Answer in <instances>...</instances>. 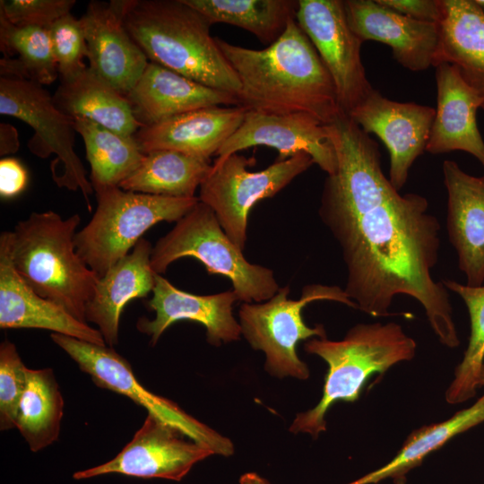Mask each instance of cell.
<instances>
[{
    "instance_id": "e0dca14e",
    "label": "cell",
    "mask_w": 484,
    "mask_h": 484,
    "mask_svg": "<svg viewBox=\"0 0 484 484\" xmlns=\"http://www.w3.org/2000/svg\"><path fill=\"white\" fill-rule=\"evenodd\" d=\"M237 300L233 290L213 295H194L176 288L155 273L152 297L146 304L155 312V317H141L136 327L139 332L151 336V344L155 345L172 324L181 320L194 321L205 327L210 344L220 346L222 342L237 341L241 335L240 324L232 315Z\"/></svg>"
},
{
    "instance_id": "7c38bea8",
    "label": "cell",
    "mask_w": 484,
    "mask_h": 484,
    "mask_svg": "<svg viewBox=\"0 0 484 484\" xmlns=\"http://www.w3.org/2000/svg\"><path fill=\"white\" fill-rule=\"evenodd\" d=\"M295 17L333 81L342 113L349 116L374 88L360 56L364 41L350 29L343 0H298Z\"/></svg>"
},
{
    "instance_id": "ab89813d",
    "label": "cell",
    "mask_w": 484,
    "mask_h": 484,
    "mask_svg": "<svg viewBox=\"0 0 484 484\" xmlns=\"http://www.w3.org/2000/svg\"><path fill=\"white\" fill-rule=\"evenodd\" d=\"M239 484H270L265 479L255 472H247L240 477Z\"/></svg>"
},
{
    "instance_id": "6da1fadb",
    "label": "cell",
    "mask_w": 484,
    "mask_h": 484,
    "mask_svg": "<svg viewBox=\"0 0 484 484\" xmlns=\"http://www.w3.org/2000/svg\"><path fill=\"white\" fill-rule=\"evenodd\" d=\"M327 126L338 166L324 179L318 214L340 246L344 291L374 317L392 315L395 296H410L423 307L440 342L457 347L448 290L431 274L440 224L428 213V200L399 194L383 172L378 143L350 117Z\"/></svg>"
},
{
    "instance_id": "d590c367",
    "label": "cell",
    "mask_w": 484,
    "mask_h": 484,
    "mask_svg": "<svg viewBox=\"0 0 484 484\" xmlns=\"http://www.w3.org/2000/svg\"><path fill=\"white\" fill-rule=\"evenodd\" d=\"M75 4V0H2L0 11L15 25L49 28L69 14Z\"/></svg>"
},
{
    "instance_id": "9a60e30c",
    "label": "cell",
    "mask_w": 484,
    "mask_h": 484,
    "mask_svg": "<svg viewBox=\"0 0 484 484\" xmlns=\"http://www.w3.org/2000/svg\"><path fill=\"white\" fill-rule=\"evenodd\" d=\"M259 145L278 150L277 160L306 152L327 175L337 169L336 151L327 125L302 112L275 114L247 110L240 126L217 151L216 160Z\"/></svg>"
},
{
    "instance_id": "8fae6325",
    "label": "cell",
    "mask_w": 484,
    "mask_h": 484,
    "mask_svg": "<svg viewBox=\"0 0 484 484\" xmlns=\"http://www.w3.org/2000/svg\"><path fill=\"white\" fill-rule=\"evenodd\" d=\"M52 341L90 375L99 387L130 398L148 413L179 428L195 442L224 456L234 453L232 442L185 412L177 403L143 387L129 362L111 347L98 345L60 333Z\"/></svg>"
},
{
    "instance_id": "3957f363",
    "label": "cell",
    "mask_w": 484,
    "mask_h": 484,
    "mask_svg": "<svg viewBox=\"0 0 484 484\" xmlns=\"http://www.w3.org/2000/svg\"><path fill=\"white\" fill-rule=\"evenodd\" d=\"M125 27L151 62L238 94L239 79L210 34L212 23L184 0H126Z\"/></svg>"
},
{
    "instance_id": "cb8c5ba5",
    "label": "cell",
    "mask_w": 484,
    "mask_h": 484,
    "mask_svg": "<svg viewBox=\"0 0 484 484\" xmlns=\"http://www.w3.org/2000/svg\"><path fill=\"white\" fill-rule=\"evenodd\" d=\"M151 251V244L141 238L128 255L99 278L87 303L86 322L98 326L108 347L118 343L119 321L125 306L133 299L145 298L153 290Z\"/></svg>"
},
{
    "instance_id": "2e32d148",
    "label": "cell",
    "mask_w": 484,
    "mask_h": 484,
    "mask_svg": "<svg viewBox=\"0 0 484 484\" xmlns=\"http://www.w3.org/2000/svg\"><path fill=\"white\" fill-rule=\"evenodd\" d=\"M125 7L126 0L91 1L80 18L89 68L124 96L135 85L149 63L125 27Z\"/></svg>"
},
{
    "instance_id": "7bdbcfd3",
    "label": "cell",
    "mask_w": 484,
    "mask_h": 484,
    "mask_svg": "<svg viewBox=\"0 0 484 484\" xmlns=\"http://www.w3.org/2000/svg\"><path fill=\"white\" fill-rule=\"evenodd\" d=\"M474 1L478 4V6L480 8L482 13H484V0H474Z\"/></svg>"
},
{
    "instance_id": "74e56055",
    "label": "cell",
    "mask_w": 484,
    "mask_h": 484,
    "mask_svg": "<svg viewBox=\"0 0 484 484\" xmlns=\"http://www.w3.org/2000/svg\"><path fill=\"white\" fill-rule=\"evenodd\" d=\"M28 184V173L22 162L13 157L0 160V195L11 199L24 191Z\"/></svg>"
},
{
    "instance_id": "60d3db41",
    "label": "cell",
    "mask_w": 484,
    "mask_h": 484,
    "mask_svg": "<svg viewBox=\"0 0 484 484\" xmlns=\"http://www.w3.org/2000/svg\"><path fill=\"white\" fill-rule=\"evenodd\" d=\"M478 385L479 386H483L484 387V363L480 368V374H479V377H478Z\"/></svg>"
},
{
    "instance_id": "9c48e42d",
    "label": "cell",
    "mask_w": 484,
    "mask_h": 484,
    "mask_svg": "<svg viewBox=\"0 0 484 484\" xmlns=\"http://www.w3.org/2000/svg\"><path fill=\"white\" fill-rule=\"evenodd\" d=\"M255 159L233 153L212 162L200 186L199 201L215 213L221 228L241 250L246 241L247 221L251 208L260 200L271 198L314 163L306 152L277 160L266 169L252 172L247 167Z\"/></svg>"
},
{
    "instance_id": "83f0119b",
    "label": "cell",
    "mask_w": 484,
    "mask_h": 484,
    "mask_svg": "<svg viewBox=\"0 0 484 484\" xmlns=\"http://www.w3.org/2000/svg\"><path fill=\"white\" fill-rule=\"evenodd\" d=\"M1 77L51 84L58 73L48 28L18 26L0 11Z\"/></svg>"
},
{
    "instance_id": "7402d4cb",
    "label": "cell",
    "mask_w": 484,
    "mask_h": 484,
    "mask_svg": "<svg viewBox=\"0 0 484 484\" xmlns=\"http://www.w3.org/2000/svg\"><path fill=\"white\" fill-rule=\"evenodd\" d=\"M246 111L241 106L195 109L143 126L134 137L144 153L170 150L210 159L240 126Z\"/></svg>"
},
{
    "instance_id": "d6a6232c",
    "label": "cell",
    "mask_w": 484,
    "mask_h": 484,
    "mask_svg": "<svg viewBox=\"0 0 484 484\" xmlns=\"http://www.w3.org/2000/svg\"><path fill=\"white\" fill-rule=\"evenodd\" d=\"M465 303L471 321V335L462 362L456 367L454 379L445 393L448 403L463 402L475 396L478 377L484 363V285L469 286L452 280L441 281Z\"/></svg>"
},
{
    "instance_id": "f546056e",
    "label": "cell",
    "mask_w": 484,
    "mask_h": 484,
    "mask_svg": "<svg viewBox=\"0 0 484 484\" xmlns=\"http://www.w3.org/2000/svg\"><path fill=\"white\" fill-rule=\"evenodd\" d=\"M73 120L85 145L94 190L119 186L142 163L145 153L134 135L119 134L88 119Z\"/></svg>"
},
{
    "instance_id": "52a82bcc",
    "label": "cell",
    "mask_w": 484,
    "mask_h": 484,
    "mask_svg": "<svg viewBox=\"0 0 484 484\" xmlns=\"http://www.w3.org/2000/svg\"><path fill=\"white\" fill-rule=\"evenodd\" d=\"M96 192L97 209L74 236L78 255L102 277L130 253L143 235L160 221H177L198 202V197L176 198L125 191L119 186Z\"/></svg>"
},
{
    "instance_id": "4316f807",
    "label": "cell",
    "mask_w": 484,
    "mask_h": 484,
    "mask_svg": "<svg viewBox=\"0 0 484 484\" xmlns=\"http://www.w3.org/2000/svg\"><path fill=\"white\" fill-rule=\"evenodd\" d=\"M212 167L210 159L170 150L152 151L145 153L137 169L119 187L147 194L192 198Z\"/></svg>"
},
{
    "instance_id": "277c9868",
    "label": "cell",
    "mask_w": 484,
    "mask_h": 484,
    "mask_svg": "<svg viewBox=\"0 0 484 484\" xmlns=\"http://www.w3.org/2000/svg\"><path fill=\"white\" fill-rule=\"evenodd\" d=\"M80 222L77 213L64 219L53 211L31 212L11 231V255L15 271L37 294L87 323L86 306L99 277L75 250Z\"/></svg>"
},
{
    "instance_id": "4dcf8cb0",
    "label": "cell",
    "mask_w": 484,
    "mask_h": 484,
    "mask_svg": "<svg viewBox=\"0 0 484 484\" xmlns=\"http://www.w3.org/2000/svg\"><path fill=\"white\" fill-rule=\"evenodd\" d=\"M64 400L52 369H28L27 385L15 420L32 452L54 443L59 436Z\"/></svg>"
},
{
    "instance_id": "d6986e66",
    "label": "cell",
    "mask_w": 484,
    "mask_h": 484,
    "mask_svg": "<svg viewBox=\"0 0 484 484\" xmlns=\"http://www.w3.org/2000/svg\"><path fill=\"white\" fill-rule=\"evenodd\" d=\"M0 327L49 330L106 345L98 329L79 321L56 303L40 297L24 281L13 264L11 231L0 235Z\"/></svg>"
},
{
    "instance_id": "5bb4252c",
    "label": "cell",
    "mask_w": 484,
    "mask_h": 484,
    "mask_svg": "<svg viewBox=\"0 0 484 484\" xmlns=\"http://www.w3.org/2000/svg\"><path fill=\"white\" fill-rule=\"evenodd\" d=\"M435 116L429 106L391 100L374 89L348 117L385 143L390 155L389 180L400 191L411 165L426 151Z\"/></svg>"
},
{
    "instance_id": "b9f144b4",
    "label": "cell",
    "mask_w": 484,
    "mask_h": 484,
    "mask_svg": "<svg viewBox=\"0 0 484 484\" xmlns=\"http://www.w3.org/2000/svg\"><path fill=\"white\" fill-rule=\"evenodd\" d=\"M394 484H406V477H401L393 480Z\"/></svg>"
},
{
    "instance_id": "f1b7e54d",
    "label": "cell",
    "mask_w": 484,
    "mask_h": 484,
    "mask_svg": "<svg viewBox=\"0 0 484 484\" xmlns=\"http://www.w3.org/2000/svg\"><path fill=\"white\" fill-rule=\"evenodd\" d=\"M484 421V395L472 406L456 412L450 419L414 430L397 454L384 466L346 484H377L386 479H398L419 466L423 460L458 434Z\"/></svg>"
},
{
    "instance_id": "5b68a950",
    "label": "cell",
    "mask_w": 484,
    "mask_h": 484,
    "mask_svg": "<svg viewBox=\"0 0 484 484\" xmlns=\"http://www.w3.org/2000/svg\"><path fill=\"white\" fill-rule=\"evenodd\" d=\"M416 341L396 323L359 324L341 341L314 338L304 344L328 365L323 396L316 406L295 418L290 430L314 438L326 429L324 416L338 401L355 402L367 379L383 374L398 362L411 360Z\"/></svg>"
},
{
    "instance_id": "ac0fdd59",
    "label": "cell",
    "mask_w": 484,
    "mask_h": 484,
    "mask_svg": "<svg viewBox=\"0 0 484 484\" xmlns=\"http://www.w3.org/2000/svg\"><path fill=\"white\" fill-rule=\"evenodd\" d=\"M343 4L350 29L363 41L386 44L393 58L412 72L435 66L438 24L411 19L376 0H343Z\"/></svg>"
},
{
    "instance_id": "7a4b0ae2",
    "label": "cell",
    "mask_w": 484,
    "mask_h": 484,
    "mask_svg": "<svg viewBox=\"0 0 484 484\" xmlns=\"http://www.w3.org/2000/svg\"><path fill=\"white\" fill-rule=\"evenodd\" d=\"M215 40L239 79V106L264 113H307L324 125L344 116L333 81L296 18L262 50Z\"/></svg>"
},
{
    "instance_id": "f35d334b",
    "label": "cell",
    "mask_w": 484,
    "mask_h": 484,
    "mask_svg": "<svg viewBox=\"0 0 484 484\" xmlns=\"http://www.w3.org/2000/svg\"><path fill=\"white\" fill-rule=\"evenodd\" d=\"M20 147L18 132L9 124L0 125V155L6 156L18 151Z\"/></svg>"
},
{
    "instance_id": "836d02e7",
    "label": "cell",
    "mask_w": 484,
    "mask_h": 484,
    "mask_svg": "<svg viewBox=\"0 0 484 484\" xmlns=\"http://www.w3.org/2000/svg\"><path fill=\"white\" fill-rule=\"evenodd\" d=\"M28 367L15 345L4 341L0 345V428H15L16 413L27 385Z\"/></svg>"
},
{
    "instance_id": "ffe728a7",
    "label": "cell",
    "mask_w": 484,
    "mask_h": 484,
    "mask_svg": "<svg viewBox=\"0 0 484 484\" xmlns=\"http://www.w3.org/2000/svg\"><path fill=\"white\" fill-rule=\"evenodd\" d=\"M447 191L446 229L467 285L484 282V175L471 176L450 160L443 163Z\"/></svg>"
},
{
    "instance_id": "44dd1931",
    "label": "cell",
    "mask_w": 484,
    "mask_h": 484,
    "mask_svg": "<svg viewBox=\"0 0 484 484\" xmlns=\"http://www.w3.org/2000/svg\"><path fill=\"white\" fill-rule=\"evenodd\" d=\"M125 98L143 126L195 109L239 106L235 94L203 85L151 61Z\"/></svg>"
},
{
    "instance_id": "30bf717a",
    "label": "cell",
    "mask_w": 484,
    "mask_h": 484,
    "mask_svg": "<svg viewBox=\"0 0 484 484\" xmlns=\"http://www.w3.org/2000/svg\"><path fill=\"white\" fill-rule=\"evenodd\" d=\"M0 114L27 123L34 134L28 148L37 157H56L51 163L53 180L59 187L81 190L89 211L93 193L86 170L73 150L74 120L60 111L42 85L14 78L0 77Z\"/></svg>"
},
{
    "instance_id": "e575fe53",
    "label": "cell",
    "mask_w": 484,
    "mask_h": 484,
    "mask_svg": "<svg viewBox=\"0 0 484 484\" xmlns=\"http://www.w3.org/2000/svg\"><path fill=\"white\" fill-rule=\"evenodd\" d=\"M48 29L60 79L86 69L83 58L88 57V48L81 20L69 13Z\"/></svg>"
},
{
    "instance_id": "8d00e7d4",
    "label": "cell",
    "mask_w": 484,
    "mask_h": 484,
    "mask_svg": "<svg viewBox=\"0 0 484 484\" xmlns=\"http://www.w3.org/2000/svg\"><path fill=\"white\" fill-rule=\"evenodd\" d=\"M376 2L416 21L438 24L442 19L441 0H376Z\"/></svg>"
},
{
    "instance_id": "ba28073f",
    "label": "cell",
    "mask_w": 484,
    "mask_h": 484,
    "mask_svg": "<svg viewBox=\"0 0 484 484\" xmlns=\"http://www.w3.org/2000/svg\"><path fill=\"white\" fill-rule=\"evenodd\" d=\"M289 286L263 303H243L239 308L241 334L255 350L266 355V370L278 377L291 376L307 379L309 371L296 353L299 341L313 336L325 338L323 324L307 326L302 318V309L317 300H330L358 308L339 286L307 284L302 289L299 299H289Z\"/></svg>"
},
{
    "instance_id": "d4e9b609",
    "label": "cell",
    "mask_w": 484,
    "mask_h": 484,
    "mask_svg": "<svg viewBox=\"0 0 484 484\" xmlns=\"http://www.w3.org/2000/svg\"><path fill=\"white\" fill-rule=\"evenodd\" d=\"M441 6L435 66L442 62L455 65L484 109V13L474 0H441Z\"/></svg>"
},
{
    "instance_id": "4fadbf2b",
    "label": "cell",
    "mask_w": 484,
    "mask_h": 484,
    "mask_svg": "<svg viewBox=\"0 0 484 484\" xmlns=\"http://www.w3.org/2000/svg\"><path fill=\"white\" fill-rule=\"evenodd\" d=\"M214 453L179 428L148 413L132 440L110 461L73 473L85 480L117 473L179 481L193 466Z\"/></svg>"
},
{
    "instance_id": "1f68e13d",
    "label": "cell",
    "mask_w": 484,
    "mask_h": 484,
    "mask_svg": "<svg viewBox=\"0 0 484 484\" xmlns=\"http://www.w3.org/2000/svg\"><path fill=\"white\" fill-rule=\"evenodd\" d=\"M212 24L222 22L242 28L270 46L296 18L295 0H184Z\"/></svg>"
},
{
    "instance_id": "8992f818",
    "label": "cell",
    "mask_w": 484,
    "mask_h": 484,
    "mask_svg": "<svg viewBox=\"0 0 484 484\" xmlns=\"http://www.w3.org/2000/svg\"><path fill=\"white\" fill-rule=\"evenodd\" d=\"M242 251L227 236L214 212L199 201L157 241L151 265L161 275L176 260L193 257L208 273L229 278L238 300L260 303L270 299L280 289L273 272L251 264Z\"/></svg>"
},
{
    "instance_id": "603a6c76",
    "label": "cell",
    "mask_w": 484,
    "mask_h": 484,
    "mask_svg": "<svg viewBox=\"0 0 484 484\" xmlns=\"http://www.w3.org/2000/svg\"><path fill=\"white\" fill-rule=\"evenodd\" d=\"M435 69L437 104L426 151L431 154L466 151L484 168V141L476 121L481 100L455 65L442 62Z\"/></svg>"
},
{
    "instance_id": "484cf974",
    "label": "cell",
    "mask_w": 484,
    "mask_h": 484,
    "mask_svg": "<svg viewBox=\"0 0 484 484\" xmlns=\"http://www.w3.org/2000/svg\"><path fill=\"white\" fill-rule=\"evenodd\" d=\"M52 99L55 106L73 119H88L119 134L133 136L143 127L125 96L89 67L69 78L60 79Z\"/></svg>"
}]
</instances>
